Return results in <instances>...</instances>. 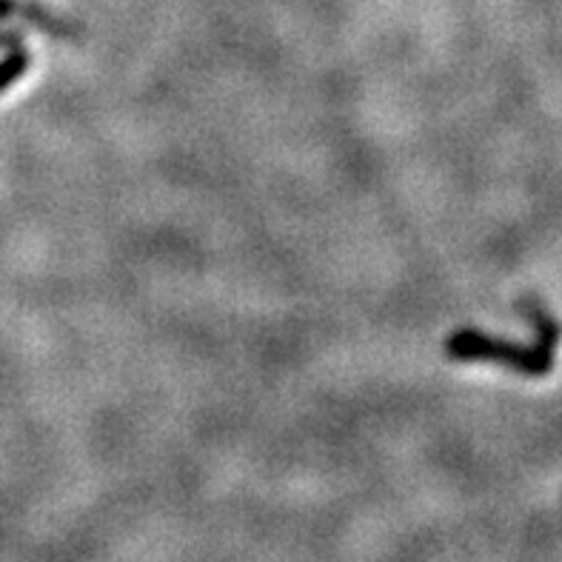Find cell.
Listing matches in <instances>:
<instances>
[{
    "instance_id": "2",
    "label": "cell",
    "mask_w": 562,
    "mask_h": 562,
    "mask_svg": "<svg viewBox=\"0 0 562 562\" xmlns=\"http://www.w3.org/2000/svg\"><path fill=\"white\" fill-rule=\"evenodd\" d=\"M14 14H21L23 21L32 23L35 29L46 32V35H57V37H71L75 35V26L66 23L64 18H57V14L46 12L37 3H21V0H0V21H9Z\"/></svg>"
},
{
    "instance_id": "1",
    "label": "cell",
    "mask_w": 562,
    "mask_h": 562,
    "mask_svg": "<svg viewBox=\"0 0 562 562\" xmlns=\"http://www.w3.org/2000/svg\"><path fill=\"white\" fill-rule=\"evenodd\" d=\"M522 314H528L535 321L537 331H540V340H537L535 349L520 346V342L497 340L492 335H483L477 328H460L446 342V357L454 360V363H503L508 366L517 374H526V378H542L554 369V355L557 342H560V326L551 314L542 312L537 303L531 300H522L520 306Z\"/></svg>"
},
{
    "instance_id": "3",
    "label": "cell",
    "mask_w": 562,
    "mask_h": 562,
    "mask_svg": "<svg viewBox=\"0 0 562 562\" xmlns=\"http://www.w3.org/2000/svg\"><path fill=\"white\" fill-rule=\"evenodd\" d=\"M29 66H32V55H29L26 43L23 46H12L3 55V60H0V94L7 92L12 83H18L29 71Z\"/></svg>"
},
{
    "instance_id": "4",
    "label": "cell",
    "mask_w": 562,
    "mask_h": 562,
    "mask_svg": "<svg viewBox=\"0 0 562 562\" xmlns=\"http://www.w3.org/2000/svg\"><path fill=\"white\" fill-rule=\"evenodd\" d=\"M12 46H23L21 32H12V29H0V52L12 49Z\"/></svg>"
}]
</instances>
